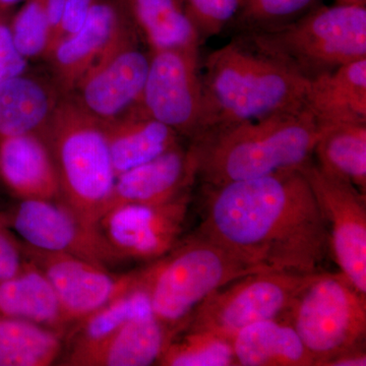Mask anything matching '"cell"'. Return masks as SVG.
I'll return each mask as SVG.
<instances>
[{"mask_svg":"<svg viewBox=\"0 0 366 366\" xmlns=\"http://www.w3.org/2000/svg\"><path fill=\"white\" fill-rule=\"evenodd\" d=\"M197 232L266 271L320 273L330 249L326 218L300 168L204 185Z\"/></svg>","mask_w":366,"mask_h":366,"instance_id":"obj_1","label":"cell"},{"mask_svg":"<svg viewBox=\"0 0 366 366\" xmlns=\"http://www.w3.org/2000/svg\"><path fill=\"white\" fill-rule=\"evenodd\" d=\"M326 131L302 106L204 132L189 144L197 179L217 187L297 169L312 160Z\"/></svg>","mask_w":366,"mask_h":366,"instance_id":"obj_2","label":"cell"},{"mask_svg":"<svg viewBox=\"0 0 366 366\" xmlns=\"http://www.w3.org/2000/svg\"><path fill=\"white\" fill-rule=\"evenodd\" d=\"M308 81L310 79L239 36L207 57L203 117L197 137L229 125L302 107Z\"/></svg>","mask_w":366,"mask_h":366,"instance_id":"obj_3","label":"cell"},{"mask_svg":"<svg viewBox=\"0 0 366 366\" xmlns=\"http://www.w3.org/2000/svg\"><path fill=\"white\" fill-rule=\"evenodd\" d=\"M261 271L266 269L243 261L197 231L144 267L152 312L173 338L187 329L197 308L212 293Z\"/></svg>","mask_w":366,"mask_h":366,"instance_id":"obj_4","label":"cell"},{"mask_svg":"<svg viewBox=\"0 0 366 366\" xmlns=\"http://www.w3.org/2000/svg\"><path fill=\"white\" fill-rule=\"evenodd\" d=\"M43 137L56 166L62 201L98 226L117 177L103 124L67 95Z\"/></svg>","mask_w":366,"mask_h":366,"instance_id":"obj_5","label":"cell"},{"mask_svg":"<svg viewBox=\"0 0 366 366\" xmlns=\"http://www.w3.org/2000/svg\"><path fill=\"white\" fill-rule=\"evenodd\" d=\"M240 36L257 49L312 79L366 59V6L320 4L281 28Z\"/></svg>","mask_w":366,"mask_h":366,"instance_id":"obj_6","label":"cell"},{"mask_svg":"<svg viewBox=\"0 0 366 366\" xmlns=\"http://www.w3.org/2000/svg\"><path fill=\"white\" fill-rule=\"evenodd\" d=\"M282 317L295 327L314 366L365 347L366 296L344 274H315Z\"/></svg>","mask_w":366,"mask_h":366,"instance_id":"obj_7","label":"cell"},{"mask_svg":"<svg viewBox=\"0 0 366 366\" xmlns=\"http://www.w3.org/2000/svg\"><path fill=\"white\" fill-rule=\"evenodd\" d=\"M314 274L276 271L245 274L212 293L185 330L208 331L231 341L250 325L284 317Z\"/></svg>","mask_w":366,"mask_h":366,"instance_id":"obj_8","label":"cell"},{"mask_svg":"<svg viewBox=\"0 0 366 366\" xmlns=\"http://www.w3.org/2000/svg\"><path fill=\"white\" fill-rule=\"evenodd\" d=\"M131 21L120 28L69 96L101 124H107L139 105L143 94L150 52Z\"/></svg>","mask_w":366,"mask_h":366,"instance_id":"obj_9","label":"cell"},{"mask_svg":"<svg viewBox=\"0 0 366 366\" xmlns=\"http://www.w3.org/2000/svg\"><path fill=\"white\" fill-rule=\"evenodd\" d=\"M0 219L33 249L74 255L108 269L122 262L98 226L86 222L61 199H19Z\"/></svg>","mask_w":366,"mask_h":366,"instance_id":"obj_10","label":"cell"},{"mask_svg":"<svg viewBox=\"0 0 366 366\" xmlns=\"http://www.w3.org/2000/svg\"><path fill=\"white\" fill-rule=\"evenodd\" d=\"M203 97L199 48L150 52L139 103L147 114L192 141L201 132Z\"/></svg>","mask_w":366,"mask_h":366,"instance_id":"obj_11","label":"cell"},{"mask_svg":"<svg viewBox=\"0 0 366 366\" xmlns=\"http://www.w3.org/2000/svg\"><path fill=\"white\" fill-rule=\"evenodd\" d=\"M190 201L192 192L162 204H117L98 227L120 262L157 261L179 242Z\"/></svg>","mask_w":366,"mask_h":366,"instance_id":"obj_12","label":"cell"},{"mask_svg":"<svg viewBox=\"0 0 366 366\" xmlns=\"http://www.w3.org/2000/svg\"><path fill=\"white\" fill-rule=\"evenodd\" d=\"M310 183L330 232L335 259L355 288L366 296V197L351 183L308 161L300 168Z\"/></svg>","mask_w":366,"mask_h":366,"instance_id":"obj_13","label":"cell"},{"mask_svg":"<svg viewBox=\"0 0 366 366\" xmlns=\"http://www.w3.org/2000/svg\"><path fill=\"white\" fill-rule=\"evenodd\" d=\"M20 242L24 257L37 264L51 283L71 327L131 287L141 271L113 274L81 257L44 252Z\"/></svg>","mask_w":366,"mask_h":366,"instance_id":"obj_14","label":"cell"},{"mask_svg":"<svg viewBox=\"0 0 366 366\" xmlns=\"http://www.w3.org/2000/svg\"><path fill=\"white\" fill-rule=\"evenodd\" d=\"M127 21L114 0H93L83 24L62 36L46 57L60 90L66 95L71 93Z\"/></svg>","mask_w":366,"mask_h":366,"instance_id":"obj_15","label":"cell"},{"mask_svg":"<svg viewBox=\"0 0 366 366\" xmlns=\"http://www.w3.org/2000/svg\"><path fill=\"white\" fill-rule=\"evenodd\" d=\"M197 179V159L192 147L185 148L178 144L118 175L107 209L117 204H155L172 201L192 192Z\"/></svg>","mask_w":366,"mask_h":366,"instance_id":"obj_16","label":"cell"},{"mask_svg":"<svg viewBox=\"0 0 366 366\" xmlns=\"http://www.w3.org/2000/svg\"><path fill=\"white\" fill-rule=\"evenodd\" d=\"M50 72L29 69L0 81V139L38 134L44 137L66 97Z\"/></svg>","mask_w":366,"mask_h":366,"instance_id":"obj_17","label":"cell"},{"mask_svg":"<svg viewBox=\"0 0 366 366\" xmlns=\"http://www.w3.org/2000/svg\"><path fill=\"white\" fill-rule=\"evenodd\" d=\"M0 179L18 199H61L51 151L38 134L0 139Z\"/></svg>","mask_w":366,"mask_h":366,"instance_id":"obj_18","label":"cell"},{"mask_svg":"<svg viewBox=\"0 0 366 366\" xmlns=\"http://www.w3.org/2000/svg\"><path fill=\"white\" fill-rule=\"evenodd\" d=\"M305 106L325 129L366 124V59L310 79Z\"/></svg>","mask_w":366,"mask_h":366,"instance_id":"obj_19","label":"cell"},{"mask_svg":"<svg viewBox=\"0 0 366 366\" xmlns=\"http://www.w3.org/2000/svg\"><path fill=\"white\" fill-rule=\"evenodd\" d=\"M0 315L37 325L64 337L71 327L51 283L26 257L16 274L0 282Z\"/></svg>","mask_w":366,"mask_h":366,"instance_id":"obj_20","label":"cell"},{"mask_svg":"<svg viewBox=\"0 0 366 366\" xmlns=\"http://www.w3.org/2000/svg\"><path fill=\"white\" fill-rule=\"evenodd\" d=\"M117 177L182 144V137L137 105L102 124Z\"/></svg>","mask_w":366,"mask_h":366,"instance_id":"obj_21","label":"cell"},{"mask_svg":"<svg viewBox=\"0 0 366 366\" xmlns=\"http://www.w3.org/2000/svg\"><path fill=\"white\" fill-rule=\"evenodd\" d=\"M152 312L144 284V268L131 287L102 307L74 324L64 339L60 365L76 366L79 358L91 352L139 315Z\"/></svg>","mask_w":366,"mask_h":366,"instance_id":"obj_22","label":"cell"},{"mask_svg":"<svg viewBox=\"0 0 366 366\" xmlns=\"http://www.w3.org/2000/svg\"><path fill=\"white\" fill-rule=\"evenodd\" d=\"M149 52L199 48L202 38L185 0H114Z\"/></svg>","mask_w":366,"mask_h":366,"instance_id":"obj_23","label":"cell"},{"mask_svg":"<svg viewBox=\"0 0 366 366\" xmlns=\"http://www.w3.org/2000/svg\"><path fill=\"white\" fill-rule=\"evenodd\" d=\"M173 336L153 312L139 315L104 343L79 358L76 366L158 365Z\"/></svg>","mask_w":366,"mask_h":366,"instance_id":"obj_24","label":"cell"},{"mask_svg":"<svg viewBox=\"0 0 366 366\" xmlns=\"http://www.w3.org/2000/svg\"><path fill=\"white\" fill-rule=\"evenodd\" d=\"M236 366H314L292 325L284 317L262 320L231 339Z\"/></svg>","mask_w":366,"mask_h":366,"instance_id":"obj_25","label":"cell"},{"mask_svg":"<svg viewBox=\"0 0 366 366\" xmlns=\"http://www.w3.org/2000/svg\"><path fill=\"white\" fill-rule=\"evenodd\" d=\"M314 154L324 172L366 194V124L327 129L315 144Z\"/></svg>","mask_w":366,"mask_h":366,"instance_id":"obj_26","label":"cell"},{"mask_svg":"<svg viewBox=\"0 0 366 366\" xmlns=\"http://www.w3.org/2000/svg\"><path fill=\"white\" fill-rule=\"evenodd\" d=\"M62 335L0 315V366H48L59 360Z\"/></svg>","mask_w":366,"mask_h":366,"instance_id":"obj_27","label":"cell"},{"mask_svg":"<svg viewBox=\"0 0 366 366\" xmlns=\"http://www.w3.org/2000/svg\"><path fill=\"white\" fill-rule=\"evenodd\" d=\"M163 366H236L231 341L211 332L184 330L158 362Z\"/></svg>","mask_w":366,"mask_h":366,"instance_id":"obj_28","label":"cell"},{"mask_svg":"<svg viewBox=\"0 0 366 366\" xmlns=\"http://www.w3.org/2000/svg\"><path fill=\"white\" fill-rule=\"evenodd\" d=\"M322 0H243L232 21L242 34L274 30L302 18Z\"/></svg>","mask_w":366,"mask_h":366,"instance_id":"obj_29","label":"cell"},{"mask_svg":"<svg viewBox=\"0 0 366 366\" xmlns=\"http://www.w3.org/2000/svg\"><path fill=\"white\" fill-rule=\"evenodd\" d=\"M9 31L14 47L24 59H46L53 38L42 0H25L9 19Z\"/></svg>","mask_w":366,"mask_h":366,"instance_id":"obj_30","label":"cell"},{"mask_svg":"<svg viewBox=\"0 0 366 366\" xmlns=\"http://www.w3.org/2000/svg\"><path fill=\"white\" fill-rule=\"evenodd\" d=\"M185 4L203 41L232 24L242 0H185Z\"/></svg>","mask_w":366,"mask_h":366,"instance_id":"obj_31","label":"cell"},{"mask_svg":"<svg viewBox=\"0 0 366 366\" xmlns=\"http://www.w3.org/2000/svg\"><path fill=\"white\" fill-rule=\"evenodd\" d=\"M25 261L20 240L0 219V282L19 271Z\"/></svg>","mask_w":366,"mask_h":366,"instance_id":"obj_32","label":"cell"},{"mask_svg":"<svg viewBox=\"0 0 366 366\" xmlns=\"http://www.w3.org/2000/svg\"><path fill=\"white\" fill-rule=\"evenodd\" d=\"M9 16L0 18V81L28 69V61L19 54L9 31Z\"/></svg>","mask_w":366,"mask_h":366,"instance_id":"obj_33","label":"cell"},{"mask_svg":"<svg viewBox=\"0 0 366 366\" xmlns=\"http://www.w3.org/2000/svg\"><path fill=\"white\" fill-rule=\"evenodd\" d=\"M42 4L48 23L51 29L53 47L64 34V21H66L67 13V0H42Z\"/></svg>","mask_w":366,"mask_h":366,"instance_id":"obj_34","label":"cell"},{"mask_svg":"<svg viewBox=\"0 0 366 366\" xmlns=\"http://www.w3.org/2000/svg\"><path fill=\"white\" fill-rule=\"evenodd\" d=\"M92 2L93 0H67V13L62 36L74 32L79 28L85 20Z\"/></svg>","mask_w":366,"mask_h":366,"instance_id":"obj_35","label":"cell"},{"mask_svg":"<svg viewBox=\"0 0 366 366\" xmlns=\"http://www.w3.org/2000/svg\"><path fill=\"white\" fill-rule=\"evenodd\" d=\"M365 347L352 349L327 361L325 366H365Z\"/></svg>","mask_w":366,"mask_h":366,"instance_id":"obj_36","label":"cell"},{"mask_svg":"<svg viewBox=\"0 0 366 366\" xmlns=\"http://www.w3.org/2000/svg\"><path fill=\"white\" fill-rule=\"evenodd\" d=\"M24 1H25V0H0V14L9 16V11H11L16 4Z\"/></svg>","mask_w":366,"mask_h":366,"instance_id":"obj_37","label":"cell"},{"mask_svg":"<svg viewBox=\"0 0 366 366\" xmlns=\"http://www.w3.org/2000/svg\"><path fill=\"white\" fill-rule=\"evenodd\" d=\"M335 4H356V6H366V0H335Z\"/></svg>","mask_w":366,"mask_h":366,"instance_id":"obj_38","label":"cell"},{"mask_svg":"<svg viewBox=\"0 0 366 366\" xmlns=\"http://www.w3.org/2000/svg\"><path fill=\"white\" fill-rule=\"evenodd\" d=\"M1 16H4V14H0V18H1Z\"/></svg>","mask_w":366,"mask_h":366,"instance_id":"obj_39","label":"cell"},{"mask_svg":"<svg viewBox=\"0 0 366 366\" xmlns=\"http://www.w3.org/2000/svg\"><path fill=\"white\" fill-rule=\"evenodd\" d=\"M242 1H243V0H242Z\"/></svg>","mask_w":366,"mask_h":366,"instance_id":"obj_40","label":"cell"}]
</instances>
